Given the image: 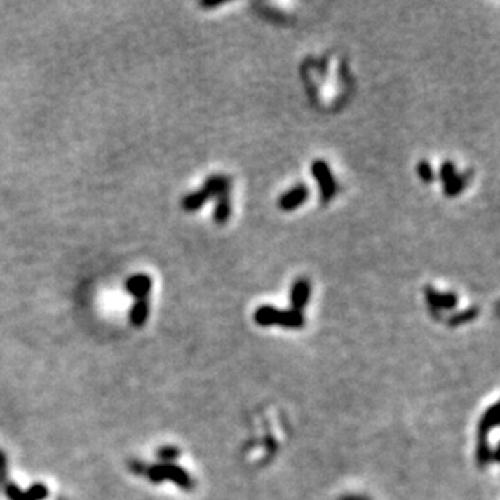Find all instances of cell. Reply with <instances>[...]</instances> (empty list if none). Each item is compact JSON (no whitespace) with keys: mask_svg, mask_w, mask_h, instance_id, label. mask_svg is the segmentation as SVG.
Listing matches in <instances>:
<instances>
[{"mask_svg":"<svg viewBox=\"0 0 500 500\" xmlns=\"http://www.w3.org/2000/svg\"><path fill=\"white\" fill-rule=\"evenodd\" d=\"M499 426V403H492L486 412H484L482 418L480 421V428H478V461L480 465H489V463L497 461L499 454L497 449H491L489 447L487 435L491 431H494Z\"/></svg>","mask_w":500,"mask_h":500,"instance_id":"6da1fadb","label":"cell"},{"mask_svg":"<svg viewBox=\"0 0 500 500\" xmlns=\"http://www.w3.org/2000/svg\"><path fill=\"white\" fill-rule=\"evenodd\" d=\"M146 476L149 481L159 484L162 481H170L182 487L183 491H191L194 487V480L189 476V473L183 470L182 466L175 463H157L154 466H147Z\"/></svg>","mask_w":500,"mask_h":500,"instance_id":"7a4b0ae2","label":"cell"},{"mask_svg":"<svg viewBox=\"0 0 500 500\" xmlns=\"http://www.w3.org/2000/svg\"><path fill=\"white\" fill-rule=\"evenodd\" d=\"M313 175L318 182V185L320 188V196H323L324 203L332 201V198L335 196L337 185H335V178L330 172L329 165L325 164L324 161H316L313 164Z\"/></svg>","mask_w":500,"mask_h":500,"instance_id":"3957f363","label":"cell"},{"mask_svg":"<svg viewBox=\"0 0 500 500\" xmlns=\"http://www.w3.org/2000/svg\"><path fill=\"white\" fill-rule=\"evenodd\" d=\"M5 496L8 497V500H44L49 496V489L44 484L38 482L31 486L28 491H21L17 484L8 482L5 486Z\"/></svg>","mask_w":500,"mask_h":500,"instance_id":"277c9868","label":"cell"},{"mask_svg":"<svg viewBox=\"0 0 500 500\" xmlns=\"http://www.w3.org/2000/svg\"><path fill=\"white\" fill-rule=\"evenodd\" d=\"M125 288L136 299H146L149 297L152 288V278L146 273H135L125 282Z\"/></svg>","mask_w":500,"mask_h":500,"instance_id":"5b68a950","label":"cell"},{"mask_svg":"<svg viewBox=\"0 0 500 500\" xmlns=\"http://www.w3.org/2000/svg\"><path fill=\"white\" fill-rule=\"evenodd\" d=\"M308 196H309L308 188L304 185H298L292 189H288L285 194H282V196L278 198L277 204L282 210H295L306 201Z\"/></svg>","mask_w":500,"mask_h":500,"instance_id":"8992f818","label":"cell"},{"mask_svg":"<svg viewBox=\"0 0 500 500\" xmlns=\"http://www.w3.org/2000/svg\"><path fill=\"white\" fill-rule=\"evenodd\" d=\"M309 295H311V285H309V281H306V278H298V281L292 285V290H290L292 309L302 311L309 302Z\"/></svg>","mask_w":500,"mask_h":500,"instance_id":"52a82bcc","label":"cell"},{"mask_svg":"<svg viewBox=\"0 0 500 500\" xmlns=\"http://www.w3.org/2000/svg\"><path fill=\"white\" fill-rule=\"evenodd\" d=\"M426 298H428L431 306L438 309H454L459 303L455 293H440L431 287L426 288Z\"/></svg>","mask_w":500,"mask_h":500,"instance_id":"ba28073f","label":"cell"},{"mask_svg":"<svg viewBox=\"0 0 500 500\" xmlns=\"http://www.w3.org/2000/svg\"><path fill=\"white\" fill-rule=\"evenodd\" d=\"M204 191L208 193V196L214 198H222L229 196L230 191V180L224 175H212L206 180V185H204Z\"/></svg>","mask_w":500,"mask_h":500,"instance_id":"9c48e42d","label":"cell"},{"mask_svg":"<svg viewBox=\"0 0 500 500\" xmlns=\"http://www.w3.org/2000/svg\"><path fill=\"white\" fill-rule=\"evenodd\" d=\"M149 318V299H135L130 311V323L133 327H143Z\"/></svg>","mask_w":500,"mask_h":500,"instance_id":"30bf717a","label":"cell"},{"mask_svg":"<svg viewBox=\"0 0 500 500\" xmlns=\"http://www.w3.org/2000/svg\"><path fill=\"white\" fill-rule=\"evenodd\" d=\"M277 325L285 329H302L304 325V316L302 311L297 309H285V311H278Z\"/></svg>","mask_w":500,"mask_h":500,"instance_id":"8fae6325","label":"cell"},{"mask_svg":"<svg viewBox=\"0 0 500 500\" xmlns=\"http://www.w3.org/2000/svg\"><path fill=\"white\" fill-rule=\"evenodd\" d=\"M208 193L204 191V189H198V191H193L187 194L185 198H183L182 201V208L183 210H187V212H194V210L201 209L204 204L208 203Z\"/></svg>","mask_w":500,"mask_h":500,"instance_id":"7c38bea8","label":"cell"},{"mask_svg":"<svg viewBox=\"0 0 500 500\" xmlns=\"http://www.w3.org/2000/svg\"><path fill=\"white\" fill-rule=\"evenodd\" d=\"M278 311H281V309H277L273 306H267V304H264V306H259L255 313L256 324L262 325V327H267V325H277Z\"/></svg>","mask_w":500,"mask_h":500,"instance_id":"4fadbf2b","label":"cell"},{"mask_svg":"<svg viewBox=\"0 0 500 500\" xmlns=\"http://www.w3.org/2000/svg\"><path fill=\"white\" fill-rule=\"evenodd\" d=\"M231 214V208H230V198L229 196H222L217 199V204H215L214 209V220L217 224H225L229 220Z\"/></svg>","mask_w":500,"mask_h":500,"instance_id":"5bb4252c","label":"cell"},{"mask_svg":"<svg viewBox=\"0 0 500 500\" xmlns=\"http://www.w3.org/2000/svg\"><path fill=\"white\" fill-rule=\"evenodd\" d=\"M466 175H455L452 180L447 183V185H444V193H445V196H449V198H454L457 196V194L461 193L463 189H465L466 187Z\"/></svg>","mask_w":500,"mask_h":500,"instance_id":"9a60e30c","label":"cell"},{"mask_svg":"<svg viewBox=\"0 0 500 500\" xmlns=\"http://www.w3.org/2000/svg\"><path fill=\"white\" fill-rule=\"evenodd\" d=\"M157 457H159V459L162 460L161 463H173V460L180 457V450H178L177 447L167 445V447H162V449H159V452H157Z\"/></svg>","mask_w":500,"mask_h":500,"instance_id":"2e32d148","label":"cell"},{"mask_svg":"<svg viewBox=\"0 0 500 500\" xmlns=\"http://www.w3.org/2000/svg\"><path fill=\"white\" fill-rule=\"evenodd\" d=\"M418 177L421 178V180L426 182V183H431L434 180V172H433V167H431V164L428 161H421L419 164H418Z\"/></svg>","mask_w":500,"mask_h":500,"instance_id":"e0dca14e","label":"cell"},{"mask_svg":"<svg viewBox=\"0 0 500 500\" xmlns=\"http://www.w3.org/2000/svg\"><path fill=\"white\" fill-rule=\"evenodd\" d=\"M478 316V309L476 308H470V309H466V311H463V313H459V314H455L454 318L450 319V324L452 325H459V324H465L468 323V320H471V319H475Z\"/></svg>","mask_w":500,"mask_h":500,"instance_id":"ac0fdd59","label":"cell"},{"mask_svg":"<svg viewBox=\"0 0 500 500\" xmlns=\"http://www.w3.org/2000/svg\"><path fill=\"white\" fill-rule=\"evenodd\" d=\"M455 175H457V172H455L454 162H450V161L444 162V164H442V167H440V178H442V182H444V185H447V183H449Z\"/></svg>","mask_w":500,"mask_h":500,"instance_id":"d6986e66","label":"cell"},{"mask_svg":"<svg viewBox=\"0 0 500 500\" xmlns=\"http://www.w3.org/2000/svg\"><path fill=\"white\" fill-rule=\"evenodd\" d=\"M5 476H7V459H5V455L0 452V484L4 482Z\"/></svg>","mask_w":500,"mask_h":500,"instance_id":"ffe728a7","label":"cell"},{"mask_svg":"<svg viewBox=\"0 0 500 500\" xmlns=\"http://www.w3.org/2000/svg\"><path fill=\"white\" fill-rule=\"evenodd\" d=\"M340 500H370V499H366L363 496H345V497H342Z\"/></svg>","mask_w":500,"mask_h":500,"instance_id":"44dd1931","label":"cell"}]
</instances>
